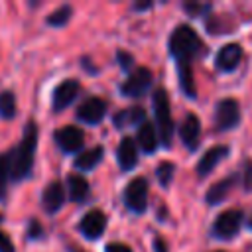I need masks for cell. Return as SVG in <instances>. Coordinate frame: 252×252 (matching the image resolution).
<instances>
[{
    "mask_svg": "<svg viewBox=\"0 0 252 252\" xmlns=\"http://www.w3.org/2000/svg\"><path fill=\"white\" fill-rule=\"evenodd\" d=\"M106 252H130V248L126 244H120V242H112L106 246Z\"/></svg>",
    "mask_w": 252,
    "mask_h": 252,
    "instance_id": "d6a6232c",
    "label": "cell"
},
{
    "mask_svg": "<svg viewBox=\"0 0 252 252\" xmlns=\"http://www.w3.org/2000/svg\"><path fill=\"white\" fill-rule=\"evenodd\" d=\"M116 57H118V61H120V67H122L124 71H128V69L132 67V63H134V59H132V55H130V53L118 51V53H116Z\"/></svg>",
    "mask_w": 252,
    "mask_h": 252,
    "instance_id": "4dcf8cb0",
    "label": "cell"
},
{
    "mask_svg": "<svg viewBox=\"0 0 252 252\" xmlns=\"http://www.w3.org/2000/svg\"><path fill=\"white\" fill-rule=\"evenodd\" d=\"M37 148V126L35 122H28L22 142L18 148L10 150V179L12 181H22L30 177L32 167H33V156Z\"/></svg>",
    "mask_w": 252,
    "mask_h": 252,
    "instance_id": "6da1fadb",
    "label": "cell"
},
{
    "mask_svg": "<svg viewBox=\"0 0 252 252\" xmlns=\"http://www.w3.org/2000/svg\"><path fill=\"white\" fill-rule=\"evenodd\" d=\"M148 8H152V2H138V4H134V10H148Z\"/></svg>",
    "mask_w": 252,
    "mask_h": 252,
    "instance_id": "836d02e7",
    "label": "cell"
},
{
    "mask_svg": "<svg viewBox=\"0 0 252 252\" xmlns=\"http://www.w3.org/2000/svg\"><path fill=\"white\" fill-rule=\"evenodd\" d=\"M67 193L73 203H83L89 197V181L79 173H71L67 177Z\"/></svg>",
    "mask_w": 252,
    "mask_h": 252,
    "instance_id": "d6986e66",
    "label": "cell"
},
{
    "mask_svg": "<svg viewBox=\"0 0 252 252\" xmlns=\"http://www.w3.org/2000/svg\"><path fill=\"white\" fill-rule=\"evenodd\" d=\"M0 219H2V215H0ZM0 252H16L14 250V244H12V240H10V236L0 228Z\"/></svg>",
    "mask_w": 252,
    "mask_h": 252,
    "instance_id": "f1b7e54d",
    "label": "cell"
},
{
    "mask_svg": "<svg viewBox=\"0 0 252 252\" xmlns=\"http://www.w3.org/2000/svg\"><path fill=\"white\" fill-rule=\"evenodd\" d=\"M173 173H175V167H173V163H169V161H161V163L156 167V177H158V181L161 183V187H169V183H171V179H173Z\"/></svg>",
    "mask_w": 252,
    "mask_h": 252,
    "instance_id": "484cf974",
    "label": "cell"
},
{
    "mask_svg": "<svg viewBox=\"0 0 252 252\" xmlns=\"http://www.w3.org/2000/svg\"><path fill=\"white\" fill-rule=\"evenodd\" d=\"M102 156H104V148L102 146H94V148H91L87 152H81L75 158V167L79 171H91L100 163Z\"/></svg>",
    "mask_w": 252,
    "mask_h": 252,
    "instance_id": "ffe728a7",
    "label": "cell"
},
{
    "mask_svg": "<svg viewBox=\"0 0 252 252\" xmlns=\"http://www.w3.org/2000/svg\"><path fill=\"white\" fill-rule=\"evenodd\" d=\"M116 159L124 171L134 169L138 163V144L132 138H122L116 150Z\"/></svg>",
    "mask_w": 252,
    "mask_h": 252,
    "instance_id": "5bb4252c",
    "label": "cell"
},
{
    "mask_svg": "<svg viewBox=\"0 0 252 252\" xmlns=\"http://www.w3.org/2000/svg\"><path fill=\"white\" fill-rule=\"evenodd\" d=\"M65 203V189L59 181H51L45 189H43V195H41V205L47 213H57Z\"/></svg>",
    "mask_w": 252,
    "mask_h": 252,
    "instance_id": "9a60e30c",
    "label": "cell"
},
{
    "mask_svg": "<svg viewBox=\"0 0 252 252\" xmlns=\"http://www.w3.org/2000/svg\"><path fill=\"white\" fill-rule=\"evenodd\" d=\"M167 47L169 55L175 57L177 63H193V59L199 57L205 49L201 37L189 26H177L169 35Z\"/></svg>",
    "mask_w": 252,
    "mask_h": 252,
    "instance_id": "7a4b0ae2",
    "label": "cell"
},
{
    "mask_svg": "<svg viewBox=\"0 0 252 252\" xmlns=\"http://www.w3.org/2000/svg\"><path fill=\"white\" fill-rule=\"evenodd\" d=\"M199 134H201V122L195 114H187L183 122L179 124V138L191 152L199 146Z\"/></svg>",
    "mask_w": 252,
    "mask_h": 252,
    "instance_id": "4fadbf2b",
    "label": "cell"
},
{
    "mask_svg": "<svg viewBox=\"0 0 252 252\" xmlns=\"http://www.w3.org/2000/svg\"><path fill=\"white\" fill-rule=\"evenodd\" d=\"M154 252H167V244L161 236H156L154 238Z\"/></svg>",
    "mask_w": 252,
    "mask_h": 252,
    "instance_id": "1f68e13d",
    "label": "cell"
},
{
    "mask_svg": "<svg viewBox=\"0 0 252 252\" xmlns=\"http://www.w3.org/2000/svg\"><path fill=\"white\" fill-rule=\"evenodd\" d=\"M219 252H220V250H219Z\"/></svg>",
    "mask_w": 252,
    "mask_h": 252,
    "instance_id": "d590c367",
    "label": "cell"
},
{
    "mask_svg": "<svg viewBox=\"0 0 252 252\" xmlns=\"http://www.w3.org/2000/svg\"><path fill=\"white\" fill-rule=\"evenodd\" d=\"M226 154H228V148H226V146H213V148H209V150L203 154V158L199 159V163H197V173H199L201 177L209 175V173L219 165V161H220Z\"/></svg>",
    "mask_w": 252,
    "mask_h": 252,
    "instance_id": "2e32d148",
    "label": "cell"
},
{
    "mask_svg": "<svg viewBox=\"0 0 252 252\" xmlns=\"http://www.w3.org/2000/svg\"><path fill=\"white\" fill-rule=\"evenodd\" d=\"M242 219H244L242 211H236V209H228V211L220 213L213 222V236L222 238V240L236 236V232L240 230Z\"/></svg>",
    "mask_w": 252,
    "mask_h": 252,
    "instance_id": "8992f818",
    "label": "cell"
},
{
    "mask_svg": "<svg viewBox=\"0 0 252 252\" xmlns=\"http://www.w3.org/2000/svg\"><path fill=\"white\" fill-rule=\"evenodd\" d=\"M79 81L75 79H65L63 83H59L53 91V98H51V106L55 112H61L63 108H67L79 94Z\"/></svg>",
    "mask_w": 252,
    "mask_h": 252,
    "instance_id": "30bf717a",
    "label": "cell"
},
{
    "mask_svg": "<svg viewBox=\"0 0 252 252\" xmlns=\"http://www.w3.org/2000/svg\"><path fill=\"white\" fill-rule=\"evenodd\" d=\"M53 140H55V144L59 146L61 152H65V154H75V152H79V150L83 148V144H85V134H83V130L77 128V126H63V128H59V130L53 134Z\"/></svg>",
    "mask_w": 252,
    "mask_h": 252,
    "instance_id": "ba28073f",
    "label": "cell"
},
{
    "mask_svg": "<svg viewBox=\"0 0 252 252\" xmlns=\"http://www.w3.org/2000/svg\"><path fill=\"white\" fill-rule=\"evenodd\" d=\"M242 179H244V191H252V159H244Z\"/></svg>",
    "mask_w": 252,
    "mask_h": 252,
    "instance_id": "4316f807",
    "label": "cell"
},
{
    "mask_svg": "<svg viewBox=\"0 0 252 252\" xmlns=\"http://www.w3.org/2000/svg\"><path fill=\"white\" fill-rule=\"evenodd\" d=\"M112 120H114L116 128H126V126H138L140 128L146 122V112L142 106H130V108L116 112Z\"/></svg>",
    "mask_w": 252,
    "mask_h": 252,
    "instance_id": "e0dca14e",
    "label": "cell"
},
{
    "mask_svg": "<svg viewBox=\"0 0 252 252\" xmlns=\"http://www.w3.org/2000/svg\"><path fill=\"white\" fill-rule=\"evenodd\" d=\"M0 116L6 118V120L16 116V98L10 91L0 93Z\"/></svg>",
    "mask_w": 252,
    "mask_h": 252,
    "instance_id": "603a6c76",
    "label": "cell"
},
{
    "mask_svg": "<svg viewBox=\"0 0 252 252\" xmlns=\"http://www.w3.org/2000/svg\"><path fill=\"white\" fill-rule=\"evenodd\" d=\"M158 132L150 122H144L136 132V144L142 148L144 154H154L158 150Z\"/></svg>",
    "mask_w": 252,
    "mask_h": 252,
    "instance_id": "ac0fdd59",
    "label": "cell"
},
{
    "mask_svg": "<svg viewBox=\"0 0 252 252\" xmlns=\"http://www.w3.org/2000/svg\"><path fill=\"white\" fill-rule=\"evenodd\" d=\"M104 228H106V215H104L102 211H98V209L89 211V213L81 219V222H79L81 234H83L85 238H89V240L100 238L102 232H104Z\"/></svg>",
    "mask_w": 252,
    "mask_h": 252,
    "instance_id": "9c48e42d",
    "label": "cell"
},
{
    "mask_svg": "<svg viewBox=\"0 0 252 252\" xmlns=\"http://www.w3.org/2000/svg\"><path fill=\"white\" fill-rule=\"evenodd\" d=\"M10 179V152L0 154V201L6 195V185Z\"/></svg>",
    "mask_w": 252,
    "mask_h": 252,
    "instance_id": "d4e9b609",
    "label": "cell"
},
{
    "mask_svg": "<svg viewBox=\"0 0 252 252\" xmlns=\"http://www.w3.org/2000/svg\"><path fill=\"white\" fill-rule=\"evenodd\" d=\"M106 114V102L98 96H91L83 100L77 108V118L85 124H98Z\"/></svg>",
    "mask_w": 252,
    "mask_h": 252,
    "instance_id": "8fae6325",
    "label": "cell"
},
{
    "mask_svg": "<svg viewBox=\"0 0 252 252\" xmlns=\"http://www.w3.org/2000/svg\"><path fill=\"white\" fill-rule=\"evenodd\" d=\"M240 59H242V47L238 43H226L219 49V53L215 57V65L219 71L230 73L240 65Z\"/></svg>",
    "mask_w": 252,
    "mask_h": 252,
    "instance_id": "7c38bea8",
    "label": "cell"
},
{
    "mask_svg": "<svg viewBox=\"0 0 252 252\" xmlns=\"http://www.w3.org/2000/svg\"><path fill=\"white\" fill-rule=\"evenodd\" d=\"M248 226H250V228H252V217H250V219H248Z\"/></svg>",
    "mask_w": 252,
    "mask_h": 252,
    "instance_id": "e575fe53",
    "label": "cell"
},
{
    "mask_svg": "<svg viewBox=\"0 0 252 252\" xmlns=\"http://www.w3.org/2000/svg\"><path fill=\"white\" fill-rule=\"evenodd\" d=\"M154 116H156V124H158V138L161 142V146L169 148L171 140H173V120H171V112H169V98L165 89H158L154 93Z\"/></svg>",
    "mask_w": 252,
    "mask_h": 252,
    "instance_id": "3957f363",
    "label": "cell"
},
{
    "mask_svg": "<svg viewBox=\"0 0 252 252\" xmlns=\"http://www.w3.org/2000/svg\"><path fill=\"white\" fill-rule=\"evenodd\" d=\"M124 203L136 215H142L146 211V207H148V181L144 177H134L126 185V189H124Z\"/></svg>",
    "mask_w": 252,
    "mask_h": 252,
    "instance_id": "277c9868",
    "label": "cell"
},
{
    "mask_svg": "<svg viewBox=\"0 0 252 252\" xmlns=\"http://www.w3.org/2000/svg\"><path fill=\"white\" fill-rule=\"evenodd\" d=\"M71 14H73V8L69 4H65V6L57 8L55 12H51L47 16V24L49 26H55V28H61V26H65L71 20Z\"/></svg>",
    "mask_w": 252,
    "mask_h": 252,
    "instance_id": "cb8c5ba5",
    "label": "cell"
},
{
    "mask_svg": "<svg viewBox=\"0 0 252 252\" xmlns=\"http://www.w3.org/2000/svg\"><path fill=\"white\" fill-rule=\"evenodd\" d=\"M177 75H179V85L185 96L195 98L197 89H195V79H193V63H177Z\"/></svg>",
    "mask_w": 252,
    "mask_h": 252,
    "instance_id": "7402d4cb",
    "label": "cell"
},
{
    "mask_svg": "<svg viewBox=\"0 0 252 252\" xmlns=\"http://www.w3.org/2000/svg\"><path fill=\"white\" fill-rule=\"evenodd\" d=\"M152 81H154V77H152V71L150 69H146V67H138V69H134L130 75H128V79L120 85V93L124 94V96H144L146 93H148V89L152 87Z\"/></svg>",
    "mask_w": 252,
    "mask_h": 252,
    "instance_id": "5b68a950",
    "label": "cell"
},
{
    "mask_svg": "<svg viewBox=\"0 0 252 252\" xmlns=\"http://www.w3.org/2000/svg\"><path fill=\"white\" fill-rule=\"evenodd\" d=\"M41 232H43V230H41V224H39L35 219H32V220H30V228H28V236H30L32 240H35V238L41 236Z\"/></svg>",
    "mask_w": 252,
    "mask_h": 252,
    "instance_id": "f546056e",
    "label": "cell"
},
{
    "mask_svg": "<svg viewBox=\"0 0 252 252\" xmlns=\"http://www.w3.org/2000/svg\"><path fill=\"white\" fill-rule=\"evenodd\" d=\"M183 8H185L191 16H201V14H205L207 10H211V4H193V2H185Z\"/></svg>",
    "mask_w": 252,
    "mask_h": 252,
    "instance_id": "83f0119b",
    "label": "cell"
},
{
    "mask_svg": "<svg viewBox=\"0 0 252 252\" xmlns=\"http://www.w3.org/2000/svg\"><path fill=\"white\" fill-rule=\"evenodd\" d=\"M234 181H236V175H228V177H224V179L217 181V183L207 191L205 201H207L209 205H219L220 201H224V199L228 197V193H230V189H232Z\"/></svg>",
    "mask_w": 252,
    "mask_h": 252,
    "instance_id": "44dd1931",
    "label": "cell"
},
{
    "mask_svg": "<svg viewBox=\"0 0 252 252\" xmlns=\"http://www.w3.org/2000/svg\"><path fill=\"white\" fill-rule=\"evenodd\" d=\"M240 122V104L234 98H222L215 106L217 130H230Z\"/></svg>",
    "mask_w": 252,
    "mask_h": 252,
    "instance_id": "52a82bcc",
    "label": "cell"
}]
</instances>
